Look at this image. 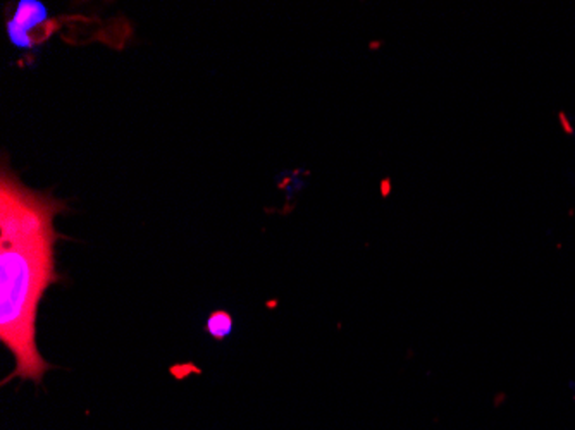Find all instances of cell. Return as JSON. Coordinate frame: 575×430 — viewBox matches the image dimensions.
I'll return each instance as SVG.
<instances>
[{"label":"cell","instance_id":"6da1fadb","mask_svg":"<svg viewBox=\"0 0 575 430\" xmlns=\"http://www.w3.org/2000/svg\"><path fill=\"white\" fill-rule=\"evenodd\" d=\"M67 205L50 194L31 191L6 167L0 174V341L12 353L16 377L42 384L52 365L37 344L38 306L52 284L55 243L60 234L54 219Z\"/></svg>","mask_w":575,"mask_h":430},{"label":"cell","instance_id":"7a4b0ae2","mask_svg":"<svg viewBox=\"0 0 575 430\" xmlns=\"http://www.w3.org/2000/svg\"><path fill=\"white\" fill-rule=\"evenodd\" d=\"M47 19V9L42 2L37 0H21L12 19L7 23V33L17 49H29L33 40L29 38V31L40 28Z\"/></svg>","mask_w":575,"mask_h":430},{"label":"cell","instance_id":"3957f363","mask_svg":"<svg viewBox=\"0 0 575 430\" xmlns=\"http://www.w3.org/2000/svg\"><path fill=\"white\" fill-rule=\"evenodd\" d=\"M207 331L214 339L221 341L224 337H228L231 331H233V319L228 311L224 310H217L214 311L207 320Z\"/></svg>","mask_w":575,"mask_h":430}]
</instances>
